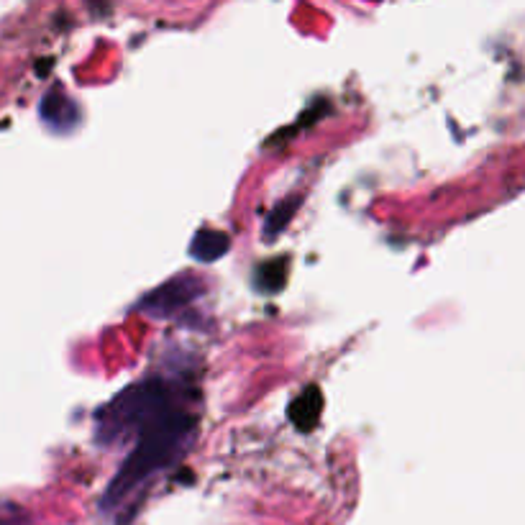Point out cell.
<instances>
[{"label": "cell", "instance_id": "2", "mask_svg": "<svg viewBox=\"0 0 525 525\" xmlns=\"http://www.w3.org/2000/svg\"><path fill=\"white\" fill-rule=\"evenodd\" d=\"M200 292H203L200 282L190 280V277H177V280L164 282L162 287H157L152 295H146L144 303H141V310L157 315V318H167V315H172L182 305L193 303Z\"/></svg>", "mask_w": 525, "mask_h": 525}, {"label": "cell", "instance_id": "5", "mask_svg": "<svg viewBox=\"0 0 525 525\" xmlns=\"http://www.w3.org/2000/svg\"><path fill=\"white\" fill-rule=\"evenodd\" d=\"M295 210H298V198H292V200H287V203L277 205V208L272 210V213H269V216H267V226H264V234H267V236L280 234L282 228H285L287 223H290V218H292V213H295Z\"/></svg>", "mask_w": 525, "mask_h": 525}, {"label": "cell", "instance_id": "6", "mask_svg": "<svg viewBox=\"0 0 525 525\" xmlns=\"http://www.w3.org/2000/svg\"><path fill=\"white\" fill-rule=\"evenodd\" d=\"M285 262H269V264H262V269H259L257 275V287H267V290H280L282 282H285L287 277V269L282 267Z\"/></svg>", "mask_w": 525, "mask_h": 525}, {"label": "cell", "instance_id": "4", "mask_svg": "<svg viewBox=\"0 0 525 525\" xmlns=\"http://www.w3.org/2000/svg\"><path fill=\"white\" fill-rule=\"evenodd\" d=\"M228 251V236L221 231H213V228H205L198 231V236L190 244V254L198 262H216L218 257H223Z\"/></svg>", "mask_w": 525, "mask_h": 525}, {"label": "cell", "instance_id": "3", "mask_svg": "<svg viewBox=\"0 0 525 525\" xmlns=\"http://www.w3.org/2000/svg\"><path fill=\"white\" fill-rule=\"evenodd\" d=\"M321 408H323V397L321 392H318V387H308V390L290 405L292 423H295L300 431L308 433L310 428L318 423V418H321Z\"/></svg>", "mask_w": 525, "mask_h": 525}, {"label": "cell", "instance_id": "1", "mask_svg": "<svg viewBox=\"0 0 525 525\" xmlns=\"http://www.w3.org/2000/svg\"><path fill=\"white\" fill-rule=\"evenodd\" d=\"M195 428H198V418L190 415L187 410L175 408L164 410L154 420H149L146 426L136 431L139 444L126 456V461L118 469L116 479L111 482L108 492L103 497L105 513H116L139 490H144L157 474L167 472L185 456L187 446L193 444Z\"/></svg>", "mask_w": 525, "mask_h": 525}]
</instances>
